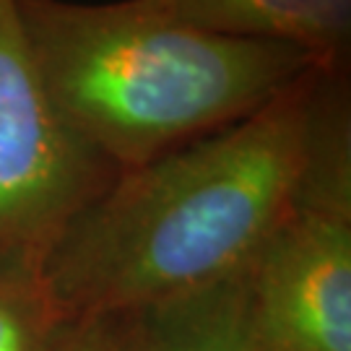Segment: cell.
Returning <instances> with one entry per match:
<instances>
[{
    "instance_id": "6da1fadb",
    "label": "cell",
    "mask_w": 351,
    "mask_h": 351,
    "mask_svg": "<svg viewBox=\"0 0 351 351\" xmlns=\"http://www.w3.org/2000/svg\"><path fill=\"white\" fill-rule=\"evenodd\" d=\"M320 75L120 172L75 213L37 265L65 317L138 315L245 274L300 188Z\"/></svg>"
},
{
    "instance_id": "7a4b0ae2",
    "label": "cell",
    "mask_w": 351,
    "mask_h": 351,
    "mask_svg": "<svg viewBox=\"0 0 351 351\" xmlns=\"http://www.w3.org/2000/svg\"><path fill=\"white\" fill-rule=\"evenodd\" d=\"M16 3L55 107L120 172L234 125L323 68L300 47L206 34L138 0Z\"/></svg>"
},
{
    "instance_id": "3957f363",
    "label": "cell",
    "mask_w": 351,
    "mask_h": 351,
    "mask_svg": "<svg viewBox=\"0 0 351 351\" xmlns=\"http://www.w3.org/2000/svg\"><path fill=\"white\" fill-rule=\"evenodd\" d=\"M349 71H323L294 201L247 268L252 351H351Z\"/></svg>"
},
{
    "instance_id": "277c9868",
    "label": "cell",
    "mask_w": 351,
    "mask_h": 351,
    "mask_svg": "<svg viewBox=\"0 0 351 351\" xmlns=\"http://www.w3.org/2000/svg\"><path fill=\"white\" fill-rule=\"evenodd\" d=\"M120 169L75 133L39 75L16 0H0V265H34Z\"/></svg>"
},
{
    "instance_id": "5b68a950",
    "label": "cell",
    "mask_w": 351,
    "mask_h": 351,
    "mask_svg": "<svg viewBox=\"0 0 351 351\" xmlns=\"http://www.w3.org/2000/svg\"><path fill=\"white\" fill-rule=\"evenodd\" d=\"M151 13L206 34L276 42L349 71L351 0H138Z\"/></svg>"
},
{
    "instance_id": "8992f818",
    "label": "cell",
    "mask_w": 351,
    "mask_h": 351,
    "mask_svg": "<svg viewBox=\"0 0 351 351\" xmlns=\"http://www.w3.org/2000/svg\"><path fill=\"white\" fill-rule=\"evenodd\" d=\"M130 351H252L247 271L133 315Z\"/></svg>"
},
{
    "instance_id": "52a82bcc",
    "label": "cell",
    "mask_w": 351,
    "mask_h": 351,
    "mask_svg": "<svg viewBox=\"0 0 351 351\" xmlns=\"http://www.w3.org/2000/svg\"><path fill=\"white\" fill-rule=\"evenodd\" d=\"M71 326L34 265H0V351H58Z\"/></svg>"
},
{
    "instance_id": "ba28073f",
    "label": "cell",
    "mask_w": 351,
    "mask_h": 351,
    "mask_svg": "<svg viewBox=\"0 0 351 351\" xmlns=\"http://www.w3.org/2000/svg\"><path fill=\"white\" fill-rule=\"evenodd\" d=\"M133 315H99L75 320L58 351H130Z\"/></svg>"
}]
</instances>
